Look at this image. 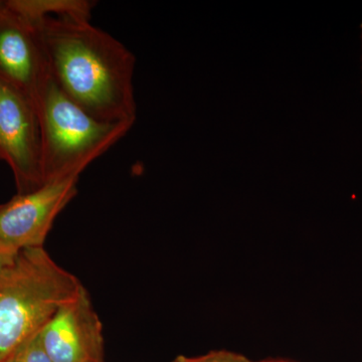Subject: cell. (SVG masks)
I'll list each match as a JSON object with an SVG mask.
<instances>
[{
    "label": "cell",
    "instance_id": "1",
    "mask_svg": "<svg viewBox=\"0 0 362 362\" xmlns=\"http://www.w3.org/2000/svg\"><path fill=\"white\" fill-rule=\"evenodd\" d=\"M33 23L52 82L66 98L102 122L135 123L136 59L122 42L90 21L45 18Z\"/></svg>",
    "mask_w": 362,
    "mask_h": 362
},
{
    "label": "cell",
    "instance_id": "2",
    "mask_svg": "<svg viewBox=\"0 0 362 362\" xmlns=\"http://www.w3.org/2000/svg\"><path fill=\"white\" fill-rule=\"evenodd\" d=\"M83 288L45 247L21 250L13 265L0 270V362L16 356Z\"/></svg>",
    "mask_w": 362,
    "mask_h": 362
},
{
    "label": "cell",
    "instance_id": "3",
    "mask_svg": "<svg viewBox=\"0 0 362 362\" xmlns=\"http://www.w3.org/2000/svg\"><path fill=\"white\" fill-rule=\"evenodd\" d=\"M37 111L42 130L45 183L80 176L134 125L93 118L66 98L52 80L40 98Z\"/></svg>",
    "mask_w": 362,
    "mask_h": 362
},
{
    "label": "cell",
    "instance_id": "4",
    "mask_svg": "<svg viewBox=\"0 0 362 362\" xmlns=\"http://www.w3.org/2000/svg\"><path fill=\"white\" fill-rule=\"evenodd\" d=\"M0 160L11 166L18 194L45 185L37 109L28 98L4 84H0Z\"/></svg>",
    "mask_w": 362,
    "mask_h": 362
},
{
    "label": "cell",
    "instance_id": "5",
    "mask_svg": "<svg viewBox=\"0 0 362 362\" xmlns=\"http://www.w3.org/2000/svg\"><path fill=\"white\" fill-rule=\"evenodd\" d=\"M51 80L37 26L0 1V84L20 92L37 109Z\"/></svg>",
    "mask_w": 362,
    "mask_h": 362
},
{
    "label": "cell",
    "instance_id": "6",
    "mask_svg": "<svg viewBox=\"0 0 362 362\" xmlns=\"http://www.w3.org/2000/svg\"><path fill=\"white\" fill-rule=\"evenodd\" d=\"M80 176L47 181L0 204V240L16 249L44 247L57 216L78 194Z\"/></svg>",
    "mask_w": 362,
    "mask_h": 362
},
{
    "label": "cell",
    "instance_id": "7",
    "mask_svg": "<svg viewBox=\"0 0 362 362\" xmlns=\"http://www.w3.org/2000/svg\"><path fill=\"white\" fill-rule=\"evenodd\" d=\"M40 337L52 362H106L103 324L85 287L59 307Z\"/></svg>",
    "mask_w": 362,
    "mask_h": 362
},
{
    "label": "cell",
    "instance_id": "8",
    "mask_svg": "<svg viewBox=\"0 0 362 362\" xmlns=\"http://www.w3.org/2000/svg\"><path fill=\"white\" fill-rule=\"evenodd\" d=\"M6 4L26 20L45 18L90 21L96 2L89 0H7Z\"/></svg>",
    "mask_w": 362,
    "mask_h": 362
},
{
    "label": "cell",
    "instance_id": "9",
    "mask_svg": "<svg viewBox=\"0 0 362 362\" xmlns=\"http://www.w3.org/2000/svg\"><path fill=\"white\" fill-rule=\"evenodd\" d=\"M171 362H254L244 354L230 350H211L199 356H176Z\"/></svg>",
    "mask_w": 362,
    "mask_h": 362
},
{
    "label": "cell",
    "instance_id": "10",
    "mask_svg": "<svg viewBox=\"0 0 362 362\" xmlns=\"http://www.w3.org/2000/svg\"><path fill=\"white\" fill-rule=\"evenodd\" d=\"M40 333L21 347L14 356V362H52L42 346Z\"/></svg>",
    "mask_w": 362,
    "mask_h": 362
},
{
    "label": "cell",
    "instance_id": "11",
    "mask_svg": "<svg viewBox=\"0 0 362 362\" xmlns=\"http://www.w3.org/2000/svg\"><path fill=\"white\" fill-rule=\"evenodd\" d=\"M20 252V250L0 240V270L13 265Z\"/></svg>",
    "mask_w": 362,
    "mask_h": 362
},
{
    "label": "cell",
    "instance_id": "12",
    "mask_svg": "<svg viewBox=\"0 0 362 362\" xmlns=\"http://www.w3.org/2000/svg\"><path fill=\"white\" fill-rule=\"evenodd\" d=\"M254 362H297L295 361H292V359H287V358H266L263 359V361H254Z\"/></svg>",
    "mask_w": 362,
    "mask_h": 362
},
{
    "label": "cell",
    "instance_id": "13",
    "mask_svg": "<svg viewBox=\"0 0 362 362\" xmlns=\"http://www.w3.org/2000/svg\"><path fill=\"white\" fill-rule=\"evenodd\" d=\"M14 356L13 357H11V359H8V361H6V362H14Z\"/></svg>",
    "mask_w": 362,
    "mask_h": 362
},
{
    "label": "cell",
    "instance_id": "14",
    "mask_svg": "<svg viewBox=\"0 0 362 362\" xmlns=\"http://www.w3.org/2000/svg\"><path fill=\"white\" fill-rule=\"evenodd\" d=\"M361 45H362V23H361Z\"/></svg>",
    "mask_w": 362,
    "mask_h": 362
}]
</instances>
